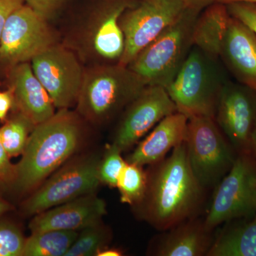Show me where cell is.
<instances>
[{
  "mask_svg": "<svg viewBox=\"0 0 256 256\" xmlns=\"http://www.w3.org/2000/svg\"><path fill=\"white\" fill-rule=\"evenodd\" d=\"M227 82L218 60L192 46L178 75L166 90L176 106V112L188 119L214 118L220 94Z\"/></svg>",
  "mask_w": 256,
  "mask_h": 256,
  "instance_id": "4",
  "label": "cell"
},
{
  "mask_svg": "<svg viewBox=\"0 0 256 256\" xmlns=\"http://www.w3.org/2000/svg\"><path fill=\"white\" fill-rule=\"evenodd\" d=\"M146 86L128 66H97L84 72L77 110L86 119L101 124L114 117Z\"/></svg>",
  "mask_w": 256,
  "mask_h": 256,
  "instance_id": "3",
  "label": "cell"
},
{
  "mask_svg": "<svg viewBox=\"0 0 256 256\" xmlns=\"http://www.w3.org/2000/svg\"><path fill=\"white\" fill-rule=\"evenodd\" d=\"M205 191L192 172L184 142L169 156L151 165L146 194L138 205L143 220L164 232L198 216Z\"/></svg>",
  "mask_w": 256,
  "mask_h": 256,
  "instance_id": "1",
  "label": "cell"
},
{
  "mask_svg": "<svg viewBox=\"0 0 256 256\" xmlns=\"http://www.w3.org/2000/svg\"><path fill=\"white\" fill-rule=\"evenodd\" d=\"M34 126L20 112L0 128V142L10 158L22 154Z\"/></svg>",
  "mask_w": 256,
  "mask_h": 256,
  "instance_id": "24",
  "label": "cell"
},
{
  "mask_svg": "<svg viewBox=\"0 0 256 256\" xmlns=\"http://www.w3.org/2000/svg\"><path fill=\"white\" fill-rule=\"evenodd\" d=\"M176 112V106L164 87L146 86L126 108L114 144L121 152L128 150L162 120Z\"/></svg>",
  "mask_w": 256,
  "mask_h": 256,
  "instance_id": "13",
  "label": "cell"
},
{
  "mask_svg": "<svg viewBox=\"0 0 256 256\" xmlns=\"http://www.w3.org/2000/svg\"><path fill=\"white\" fill-rule=\"evenodd\" d=\"M25 239L13 226L0 223V256H22Z\"/></svg>",
  "mask_w": 256,
  "mask_h": 256,
  "instance_id": "27",
  "label": "cell"
},
{
  "mask_svg": "<svg viewBox=\"0 0 256 256\" xmlns=\"http://www.w3.org/2000/svg\"><path fill=\"white\" fill-rule=\"evenodd\" d=\"M54 44L46 18L24 4L5 23L0 40V60L12 66L31 62Z\"/></svg>",
  "mask_w": 256,
  "mask_h": 256,
  "instance_id": "11",
  "label": "cell"
},
{
  "mask_svg": "<svg viewBox=\"0 0 256 256\" xmlns=\"http://www.w3.org/2000/svg\"><path fill=\"white\" fill-rule=\"evenodd\" d=\"M31 66L55 108L76 104L85 72L73 52L54 44L34 57Z\"/></svg>",
  "mask_w": 256,
  "mask_h": 256,
  "instance_id": "10",
  "label": "cell"
},
{
  "mask_svg": "<svg viewBox=\"0 0 256 256\" xmlns=\"http://www.w3.org/2000/svg\"><path fill=\"white\" fill-rule=\"evenodd\" d=\"M100 160L86 156L72 162L52 175L26 201L25 212L36 215L79 197L94 193L100 184Z\"/></svg>",
  "mask_w": 256,
  "mask_h": 256,
  "instance_id": "9",
  "label": "cell"
},
{
  "mask_svg": "<svg viewBox=\"0 0 256 256\" xmlns=\"http://www.w3.org/2000/svg\"><path fill=\"white\" fill-rule=\"evenodd\" d=\"M108 232L100 223L82 229L65 256H96L98 250L106 247Z\"/></svg>",
  "mask_w": 256,
  "mask_h": 256,
  "instance_id": "25",
  "label": "cell"
},
{
  "mask_svg": "<svg viewBox=\"0 0 256 256\" xmlns=\"http://www.w3.org/2000/svg\"><path fill=\"white\" fill-rule=\"evenodd\" d=\"M188 9L202 12L210 5L218 2V0H180Z\"/></svg>",
  "mask_w": 256,
  "mask_h": 256,
  "instance_id": "33",
  "label": "cell"
},
{
  "mask_svg": "<svg viewBox=\"0 0 256 256\" xmlns=\"http://www.w3.org/2000/svg\"><path fill=\"white\" fill-rule=\"evenodd\" d=\"M184 142L192 172L206 190L215 188L238 156L213 118L188 119Z\"/></svg>",
  "mask_w": 256,
  "mask_h": 256,
  "instance_id": "6",
  "label": "cell"
},
{
  "mask_svg": "<svg viewBox=\"0 0 256 256\" xmlns=\"http://www.w3.org/2000/svg\"><path fill=\"white\" fill-rule=\"evenodd\" d=\"M10 156L0 142V178L9 180L14 178L15 168L10 161Z\"/></svg>",
  "mask_w": 256,
  "mask_h": 256,
  "instance_id": "31",
  "label": "cell"
},
{
  "mask_svg": "<svg viewBox=\"0 0 256 256\" xmlns=\"http://www.w3.org/2000/svg\"><path fill=\"white\" fill-rule=\"evenodd\" d=\"M23 4L24 0H0V40L6 20L13 12Z\"/></svg>",
  "mask_w": 256,
  "mask_h": 256,
  "instance_id": "30",
  "label": "cell"
},
{
  "mask_svg": "<svg viewBox=\"0 0 256 256\" xmlns=\"http://www.w3.org/2000/svg\"><path fill=\"white\" fill-rule=\"evenodd\" d=\"M186 10L180 0H140L136 6L126 10L120 20L126 46L118 64L128 66Z\"/></svg>",
  "mask_w": 256,
  "mask_h": 256,
  "instance_id": "8",
  "label": "cell"
},
{
  "mask_svg": "<svg viewBox=\"0 0 256 256\" xmlns=\"http://www.w3.org/2000/svg\"><path fill=\"white\" fill-rule=\"evenodd\" d=\"M232 15L226 4L216 2L202 10L195 22L192 44L214 60H220V48Z\"/></svg>",
  "mask_w": 256,
  "mask_h": 256,
  "instance_id": "20",
  "label": "cell"
},
{
  "mask_svg": "<svg viewBox=\"0 0 256 256\" xmlns=\"http://www.w3.org/2000/svg\"><path fill=\"white\" fill-rule=\"evenodd\" d=\"M121 153L122 152L114 143L108 148L99 164L100 183L111 188H117L120 175L127 163L122 158Z\"/></svg>",
  "mask_w": 256,
  "mask_h": 256,
  "instance_id": "26",
  "label": "cell"
},
{
  "mask_svg": "<svg viewBox=\"0 0 256 256\" xmlns=\"http://www.w3.org/2000/svg\"><path fill=\"white\" fill-rule=\"evenodd\" d=\"M78 235L76 230L33 232L30 238L25 239L22 256H65Z\"/></svg>",
  "mask_w": 256,
  "mask_h": 256,
  "instance_id": "22",
  "label": "cell"
},
{
  "mask_svg": "<svg viewBox=\"0 0 256 256\" xmlns=\"http://www.w3.org/2000/svg\"><path fill=\"white\" fill-rule=\"evenodd\" d=\"M106 214L105 202L94 193L44 210L30 222L32 233L46 230H82L100 223Z\"/></svg>",
  "mask_w": 256,
  "mask_h": 256,
  "instance_id": "14",
  "label": "cell"
},
{
  "mask_svg": "<svg viewBox=\"0 0 256 256\" xmlns=\"http://www.w3.org/2000/svg\"><path fill=\"white\" fill-rule=\"evenodd\" d=\"M220 60L236 82L256 90V34L232 16Z\"/></svg>",
  "mask_w": 256,
  "mask_h": 256,
  "instance_id": "15",
  "label": "cell"
},
{
  "mask_svg": "<svg viewBox=\"0 0 256 256\" xmlns=\"http://www.w3.org/2000/svg\"><path fill=\"white\" fill-rule=\"evenodd\" d=\"M146 184L148 172L143 170V166L126 163L117 184L121 202L132 206L139 204L146 194Z\"/></svg>",
  "mask_w": 256,
  "mask_h": 256,
  "instance_id": "23",
  "label": "cell"
},
{
  "mask_svg": "<svg viewBox=\"0 0 256 256\" xmlns=\"http://www.w3.org/2000/svg\"><path fill=\"white\" fill-rule=\"evenodd\" d=\"M80 138L77 116L60 109L33 128L15 168V184L21 191L38 188L76 150Z\"/></svg>",
  "mask_w": 256,
  "mask_h": 256,
  "instance_id": "2",
  "label": "cell"
},
{
  "mask_svg": "<svg viewBox=\"0 0 256 256\" xmlns=\"http://www.w3.org/2000/svg\"><path fill=\"white\" fill-rule=\"evenodd\" d=\"M10 210V206L6 202L0 197V214Z\"/></svg>",
  "mask_w": 256,
  "mask_h": 256,
  "instance_id": "36",
  "label": "cell"
},
{
  "mask_svg": "<svg viewBox=\"0 0 256 256\" xmlns=\"http://www.w3.org/2000/svg\"><path fill=\"white\" fill-rule=\"evenodd\" d=\"M12 90L20 112L34 124H41L55 114L53 101L32 70L24 62L12 66Z\"/></svg>",
  "mask_w": 256,
  "mask_h": 256,
  "instance_id": "17",
  "label": "cell"
},
{
  "mask_svg": "<svg viewBox=\"0 0 256 256\" xmlns=\"http://www.w3.org/2000/svg\"><path fill=\"white\" fill-rule=\"evenodd\" d=\"M256 214V159L252 152L237 156L232 169L216 186L205 217L206 228Z\"/></svg>",
  "mask_w": 256,
  "mask_h": 256,
  "instance_id": "7",
  "label": "cell"
},
{
  "mask_svg": "<svg viewBox=\"0 0 256 256\" xmlns=\"http://www.w3.org/2000/svg\"><path fill=\"white\" fill-rule=\"evenodd\" d=\"M250 150H252V154H254V156H255L256 159V126L252 134V146H250Z\"/></svg>",
  "mask_w": 256,
  "mask_h": 256,
  "instance_id": "35",
  "label": "cell"
},
{
  "mask_svg": "<svg viewBox=\"0 0 256 256\" xmlns=\"http://www.w3.org/2000/svg\"><path fill=\"white\" fill-rule=\"evenodd\" d=\"M67 0H24V4L48 20L62 8Z\"/></svg>",
  "mask_w": 256,
  "mask_h": 256,
  "instance_id": "29",
  "label": "cell"
},
{
  "mask_svg": "<svg viewBox=\"0 0 256 256\" xmlns=\"http://www.w3.org/2000/svg\"><path fill=\"white\" fill-rule=\"evenodd\" d=\"M161 232L153 242L152 256H206L214 238L198 216Z\"/></svg>",
  "mask_w": 256,
  "mask_h": 256,
  "instance_id": "16",
  "label": "cell"
},
{
  "mask_svg": "<svg viewBox=\"0 0 256 256\" xmlns=\"http://www.w3.org/2000/svg\"><path fill=\"white\" fill-rule=\"evenodd\" d=\"M224 224L206 256H256V214Z\"/></svg>",
  "mask_w": 256,
  "mask_h": 256,
  "instance_id": "21",
  "label": "cell"
},
{
  "mask_svg": "<svg viewBox=\"0 0 256 256\" xmlns=\"http://www.w3.org/2000/svg\"><path fill=\"white\" fill-rule=\"evenodd\" d=\"M226 6L232 16L245 24L256 34V3L237 2Z\"/></svg>",
  "mask_w": 256,
  "mask_h": 256,
  "instance_id": "28",
  "label": "cell"
},
{
  "mask_svg": "<svg viewBox=\"0 0 256 256\" xmlns=\"http://www.w3.org/2000/svg\"><path fill=\"white\" fill-rule=\"evenodd\" d=\"M140 1L108 0L104 15L92 38V46L98 54L106 60L119 62L126 46L120 20L126 10L136 6Z\"/></svg>",
  "mask_w": 256,
  "mask_h": 256,
  "instance_id": "19",
  "label": "cell"
},
{
  "mask_svg": "<svg viewBox=\"0 0 256 256\" xmlns=\"http://www.w3.org/2000/svg\"><path fill=\"white\" fill-rule=\"evenodd\" d=\"M14 101L12 88L6 92H0V120L3 121L6 119Z\"/></svg>",
  "mask_w": 256,
  "mask_h": 256,
  "instance_id": "32",
  "label": "cell"
},
{
  "mask_svg": "<svg viewBox=\"0 0 256 256\" xmlns=\"http://www.w3.org/2000/svg\"><path fill=\"white\" fill-rule=\"evenodd\" d=\"M200 12L186 10L128 66L146 86L166 89L174 80L193 46L192 33Z\"/></svg>",
  "mask_w": 256,
  "mask_h": 256,
  "instance_id": "5",
  "label": "cell"
},
{
  "mask_svg": "<svg viewBox=\"0 0 256 256\" xmlns=\"http://www.w3.org/2000/svg\"><path fill=\"white\" fill-rule=\"evenodd\" d=\"M237 2H246L256 3V0H218V2L227 4L229 3Z\"/></svg>",
  "mask_w": 256,
  "mask_h": 256,
  "instance_id": "37",
  "label": "cell"
},
{
  "mask_svg": "<svg viewBox=\"0 0 256 256\" xmlns=\"http://www.w3.org/2000/svg\"><path fill=\"white\" fill-rule=\"evenodd\" d=\"M97 256H122V252L119 249L110 248L104 247L96 254Z\"/></svg>",
  "mask_w": 256,
  "mask_h": 256,
  "instance_id": "34",
  "label": "cell"
},
{
  "mask_svg": "<svg viewBox=\"0 0 256 256\" xmlns=\"http://www.w3.org/2000/svg\"><path fill=\"white\" fill-rule=\"evenodd\" d=\"M214 120L237 154L252 152L256 126V90L228 80L220 94Z\"/></svg>",
  "mask_w": 256,
  "mask_h": 256,
  "instance_id": "12",
  "label": "cell"
},
{
  "mask_svg": "<svg viewBox=\"0 0 256 256\" xmlns=\"http://www.w3.org/2000/svg\"><path fill=\"white\" fill-rule=\"evenodd\" d=\"M188 122V118L180 112L166 116L139 143L126 162L143 166L164 160L171 150L184 142Z\"/></svg>",
  "mask_w": 256,
  "mask_h": 256,
  "instance_id": "18",
  "label": "cell"
}]
</instances>
